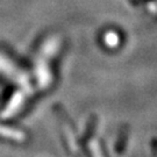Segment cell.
I'll return each mask as SVG.
<instances>
[{"mask_svg":"<svg viewBox=\"0 0 157 157\" xmlns=\"http://www.w3.org/2000/svg\"><path fill=\"white\" fill-rule=\"evenodd\" d=\"M58 117L61 119V130H62L63 141L65 143L67 149L72 155H78L80 147H79L78 140H77V134L73 124L70 121V119L62 112L58 113Z\"/></svg>","mask_w":157,"mask_h":157,"instance_id":"6da1fadb","label":"cell"},{"mask_svg":"<svg viewBox=\"0 0 157 157\" xmlns=\"http://www.w3.org/2000/svg\"><path fill=\"white\" fill-rule=\"evenodd\" d=\"M128 136H129V127L128 126H124V128L121 129L120 134L118 136V140H117V144H115V151L118 154H122L126 149L127 146V142H128Z\"/></svg>","mask_w":157,"mask_h":157,"instance_id":"3957f363","label":"cell"},{"mask_svg":"<svg viewBox=\"0 0 157 157\" xmlns=\"http://www.w3.org/2000/svg\"><path fill=\"white\" fill-rule=\"evenodd\" d=\"M152 149H154V157H157V140H152Z\"/></svg>","mask_w":157,"mask_h":157,"instance_id":"8992f818","label":"cell"},{"mask_svg":"<svg viewBox=\"0 0 157 157\" xmlns=\"http://www.w3.org/2000/svg\"><path fill=\"white\" fill-rule=\"evenodd\" d=\"M87 152H89V157H107L101 144L94 140L87 141Z\"/></svg>","mask_w":157,"mask_h":157,"instance_id":"277c9868","label":"cell"},{"mask_svg":"<svg viewBox=\"0 0 157 157\" xmlns=\"http://www.w3.org/2000/svg\"><path fill=\"white\" fill-rule=\"evenodd\" d=\"M0 136L6 139V140H12L15 141V142H23L27 139V136L22 130L2 126V124H0Z\"/></svg>","mask_w":157,"mask_h":157,"instance_id":"7a4b0ae2","label":"cell"},{"mask_svg":"<svg viewBox=\"0 0 157 157\" xmlns=\"http://www.w3.org/2000/svg\"><path fill=\"white\" fill-rule=\"evenodd\" d=\"M95 128H97V117H91L90 120H89V124H87V127L84 132L83 142H87L89 140H91L92 134L95 130Z\"/></svg>","mask_w":157,"mask_h":157,"instance_id":"5b68a950","label":"cell"}]
</instances>
